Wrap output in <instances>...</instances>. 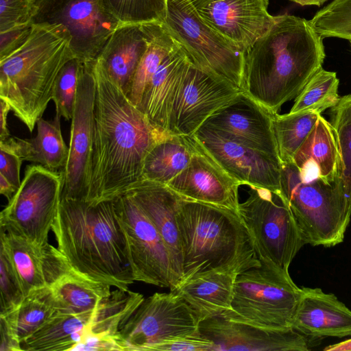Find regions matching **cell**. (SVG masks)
Returning <instances> with one entry per match:
<instances>
[{"mask_svg":"<svg viewBox=\"0 0 351 351\" xmlns=\"http://www.w3.org/2000/svg\"><path fill=\"white\" fill-rule=\"evenodd\" d=\"M350 44H351V41H350Z\"/></svg>","mask_w":351,"mask_h":351,"instance_id":"cell-50","label":"cell"},{"mask_svg":"<svg viewBox=\"0 0 351 351\" xmlns=\"http://www.w3.org/2000/svg\"><path fill=\"white\" fill-rule=\"evenodd\" d=\"M31 23L63 25L71 36L75 57L82 62L94 61L121 25L101 0H37Z\"/></svg>","mask_w":351,"mask_h":351,"instance_id":"cell-13","label":"cell"},{"mask_svg":"<svg viewBox=\"0 0 351 351\" xmlns=\"http://www.w3.org/2000/svg\"><path fill=\"white\" fill-rule=\"evenodd\" d=\"M193 136L204 151L241 185L280 191V161L203 127Z\"/></svg>","mask_w":351,"mask_h":351,"instance_id":"cell-19","label":"cell"},{"mask_svg":"<svg viewBox=\"0 0 351 351\" xmlns=\"http://www.w3.org/2000/svg\"><path fill=\"white\" fill-rule=\"evenodd\" d=\"M56 313L49 287L30 291L14 310L0 314L14 328L22 343Z\"/></svg>","mask_w":351,"mask_h":351,"instance_id":"cell-33","label":"cell"},{"mask_svg":"<svg viewBox=\"0 0 351 351\" xmlns=\"http://www.w3.org/2000/svg\"><path fill=\"white\" fill-rule=\"evenodd\" d=\"M60 24H33L25 43L0 60V98L32 132L50 100L56 77L75 56Z\"/></svg>","mask_w":351,"mask_h":351,"instance_id":"cell-5","label":"cell"},{"mask_svg":"<svg viewBox=\"0 0 351 351\" xmlns=\"http://www.w3.org/2000/svg\"><path fill=\"white\" fill-rule=\"evenodd\" d=\"M190 64L188 56L177 43L154 75L137 107L162 135L169 134L168 123L171 108Z\"/></svg>","mask_w":351,"mask_h":351,"instance_id":"cell-24","label":"cell"},{"mask_svg":"<svg viewBox=\"0 0 351 351\" xmlns=\"http://www.w3.org/2000/svg\"><path fill=\"white\" fill-rule=\"evenodd\" d=\"M324 38L336 37L351 41V0H333L309 20Z\"/></svg>","mask_w":351,"mask_h":351,"instance_id":"cell-38","label":"cell"},{"mask_svg":"<svg viewBox=\"0 0 351 351\" xmlns=\"http://www.w3.org/2000/svg\"><path fill=\"white\" fill-rule=\"evenodd\" d=\"M293 1L302 6L304 5H316L321 6L328 0H289Z\"/></svg>","mask_w":351,"mask_h":351,"instance_id":"cell-49","label":"cell"},{"mask_svg":"<svg viewBox=\"0 0 351 351\" xmlns=\"http://www.w3.org/2000/svg\"><path fill=\"white\" fill-rule=\"evenodd\" d=\"M96 82L91 176L86 202L113 200L142 180L145 158L162 135L93 62Z\"/></svg>","mask_w":351,"mask_h":351,"instance_id":"cell-1","label":"cell"},{"mask_svg":"<svg viewBox=\"0 0 351 351\" xmlns=\"http://www.w3.org/2000/svg\"><path fill=\"white\" fill-rule=\"evenodd\" d=\"M36 136L29 139L10 136L5 140L23 160L37 163L57 171L63 169L68 161L69 148L62 138L60 117L56 114L52 121L40 118Z\"/></svg>","mask_w":351,"mask_h":351,"instance_id":"cell-28","label":"cell"},{"mask_svg":"<svg viewBox=\"0 0 351 351\" xmlns=\"http://www.w3.org/2000/svg\"><path fill=\"white\" fill-rule=\"evenodd\" d=\"M1 311L3 314L16 309L25 295L14 267L4 248L0 245Z\"/></svg>","mask_w":351,"mask_h":351,"instance_id":"cell-40","label":"cell"},{"mask_svg":"<svg viewBox=\"0 0 351 351\" xmlns=\"http://www.w3.org/2000/svg\"><path fill=\"white\" fill-rule=\"evenodd\" d=\"M108 284L89 278L73 269L51 287L56 313L78 314L97 308L111 294Z\"/></svg>","mask_w":351,"mask_h":351,"instance_id":"cell-31","label":"cell"},{"mask_svg":"<svg viewBox=\"0 0 351 351\" xmlns=\"http://www.w3.org/2000/svg\"><path fill=\"white\" fill-rule=\"evenodd\" d=\"M139 206L162 237L171 263L173 289L182 275V253L177 223V213L182 196L167 185L141 180L126 193Z\"/></svg>","mask_w":351,"mask_h":351,"instance_id":"cell-22","label":"cell"},{"mask_svg":"<svg viewBox=\"0 0 351 351\" xmlns=\"http://www.w3.org/2000/svg\"><path fill=\"white\" fill-rule=\"evenodd\" d=\"M177 223L182 253L178 285L213 271L239 274L261 265L253 239L237 212L182 197Z\"/></svg>","mask_w":351,"mask_h":351,"instance_id":"cell-4","label":"cell"},{"mask_svg":"<svg viewBox=\"0 0 351 351\" xmlns=\"http://www.w3.org/2000/svg\"><path fill=\"white\" fill-rule=\"evenodd\" d=\"M0 351H21V343L11 324L0 317Z\"/></svg>","mask_w":351,"mask_h":351,"instance_id":"cell-45","label":"cell"},{"mask_svg":"<svg viewBox=\"0 0 351 351\" xmlns=\"http://www.w3.org/2000/svg\"><path fill=\"white\" fill-rule=\"evenodd\" d=\"M200 321L178 294L155 293L144 298L120 328L122 351L155 350L171 339L198 332Z\"/></svg>","mask_w":351,"mask_h":351,"instance_id":"cell-11","label":"cell"},{"mask_svg":"<svg viewBox=\"0 0 351 351\" xmlns=\"http://www.w3.org/2000/svg\"><path fill=\"white\" fill-rule=\"evenodd\" d=\"M326 351H351V339L326 346Z\"/></svg>","mask_w":351,"mask_h":351,"instance_id":"cell-48","label":"cell"},{"mask_svg":"<svg viewBox=\"0 0 351 351\" xmlns=\"http://www.w3.org/2000/svg\"><path fill=\"white\" fill-rule=\"evenodd\" d=\"M274 16L271 27L245 53L242 91L276 114L322 67L326 53L324 38L309 20Z\"/></svg>","mask_w":351,"mask_h":351,"instance_id":"cell-2","label":"cell"},{"mask_svg":"<svg viewBox=\"0 0 351 351\" xmlns=\"http://www.w3.org/2000/svg\"><path fill=\"white\" fill-rule=\"evenodd\" d=\"M240 89L191 62L173 102L168 134L191 136L215 111Z\"/></svg>","mask_w":351,"mask_h":351,"instance_id":"cell-15","label":"cell"},{"mask_svg":"<svg viewBox=\"0 0 351 351\" xmlns=\"http://www.w3.org/2000/svg\"><path fill=\"white\" fill-rule=\"evenodd\" d=\"M93 62H82L71 119L62 198L86 201L91 176L96 90Z\"/></svg>","mask_w":351,"mask_h":351,"instance_id":"cell-14","label":"cell"},{"mask_svg":"<svg viewBox=\"0 0 351 351\" xmlns=\"http://www.w3.org/2000/svg\"><path fill=\"white\" fill-rule=\"evenodd\" d=\"M37 0H0V33L32 24Z\"/></svg>","mask_w":351,"mask_h":351,"instance_id":"cell-41","label":"cell"},{"mask_svg":"<svg viewBox=\"0 0 351 351\" xmlns=\"http://www.w3.org/2000/svg\"><path fill=\"white\" fill-rule=\"evenodd\" d=\"M291 326L303 335L322 339L351 336V310L332 293L301 287Z\"/></svg>","mask_w":351,"mask_h":351,"instance_id":"cell-23","label":"cell"},{"mask_svg":"<svg viewBox=\"0 0 351 351\" xmlns=\"http://www.w3.org/2000/svg\"><path fill=\"white\" fill-rule=\"evenodd\" d=\"M237 275L229 271H213L180 283L170 291L180 295L201 322L231 309Z\"/></svg>","mask_w":351,"mask_h":351,"instance_id":"cell-26","label":"cell"},{"mask_svg":"<svg viewBox=\"0 0 351 351\" xmlns=\"http://www.w3.org/2000/svg\"><path fill=\"white\" fill-rule=\"evenodd\" d=\"M147 47V36L141 24H121L108 40L95 62L127 95Z\"/></svg>","mask_w":351,"mask_h":351,"instance_id":"cell-25","label":"cell"},{"mask_svg":"<svg viewBox=\"0 0 351 351\" xmlns=\"http://www.w3.org/2000/svg\"><path fill=\"white\" fill-rule=\"evenodd\" d=\"M331 111L330 123L339 153L338 179L345 197L351 204V94L340 97Z\"/></svg>","mask_w":351,"mask_h":351,"instance_id":"cell-36","label":"cell"},{"mask_svg":"<svg viewBox=\"0 0 351 351\" xmlns=\"http://www.w3.org/2000/svg\"><path fill=\"white\" fill-rule=\"evenodd\" d=\"M32 29V24H26L0 33V60L21 47L28 38Z\"/></svg>","mask_w":351,"mask_h":351,"instance_id":"cell-44","label":"cell"},{"mask_svg":"<svg viewBox=\"0 0 351 351\" xmlns=\"http://www.w3.org/2000/svg\"><path fill=\"white\" fill-rule=\"evenodd\" d=\"M198 332L213 343L215 351H308L322 339L303 335L293 328H266L222 315L202 320Z\"/></svg>","mask_w":351,"mask_h":351,"instance_id":"cell-17","label":"cell"},{"mask_svg":"<svg viewBox=\"0 0 351 351\" xmlns=\"http://www.w3.org/2000/svg\"><path fill=\"white\" fill-rule=\"evenodd\" d=\"M162 23L193 64L242 90L245 53L208 27L189 0H167Z\"/></svg>","mask_w":351,"mask_h":351,"instance_id":"cell-9","label":"cell"},{"mask_svg":"<svg viewBox=\"0 0 351 351\" xmlns=\"http://www.w3.org/2000/svg\"><path fill=\"white\" fill-rule=\"evenodd\" d=\"M17 189L0 174V193L7 198L8 202L12 199Z\"/></svg>","mask_w":351,"mask_h":351,"instance_id":"cell-47","label":"cell"},{"mask_svg":"<svg viewBox=\"0 0 351 351\" xmlns=\"http://www.w3.org/2000/svg\"><path fill=\"white\" fill-rule=\"evenodd\" d=\"M293 162L306 180L338 179L339 153L331 123L321 114L312 130L294 155Z\"/></svg>","mask_w":351,"mask_h":351,"instance_id":"cell-27","label":"cell"},{"mask_svg":"<svg viewBox=\"0 0 351 351\" xmlns=\"http://www.w3.org/2000/svg\"><path fill=\"white\" fill-rule=\"evenodd\" d=\"M301 291L289 271L261 261L237 276L232 308L220 315L266 328H292Z\"/></svg>","mask_w":351,"mask_h":351,"instance_id":"cell-7","label":"cell"},{"mask_svg":"<svg viewBox=\"0 0 351 351\" xmlns=\"http://www.w3.org/2000/svg\"><path fill=\"white\" fill-rule=\"evenodd\" d=\"M238 214L250 232L261 261L289 271L305 245L296 220L280 191L253 185Z\"/></svg>","mask_w":351,"mask_h":351,"instance_id":"cell-8","label":"cell"},{"mask_svg":"<svg viewBox=\"0 0 351 351\" xmlns=\"http://www.w3.org/2000/svg\"><path fill=\"white\" fill-rule=\"evenodd\" d=\"M104 9L121 24L163 22L167 0H101Z\"/></svg>","mask_w":351,"mask_h":351,"instance_id":"cell-37","label":"cell"},{"mask_svg":"<svg viewBox=\"0 0 351 351\" xmlns=\"http://www.w3.org/2000/svg\"><path fill=\"white\" fill-rule=\"evenodd\" d=\"M148 38V47L132 80L127 97L135 106L164 59L177 46L162 22L141 24Z\"/></svg>","mask_w":351,"mask_h":351,"instance_id":"cell-32","label":"cell"},{"mask_svg":"<svg viewBox=\"0 0 351 351\" xmlns=\"http://www.w3.org/2000/svg\"><path fill=\"white\" fill-rule=\"evenodd\" d=\"M114 202L134 281L171 289V263L159 232L130 195L124 193Z\"/></svg>","mask_w":351,"mask_h":351,"instance_id":"cell-12","label":"cell"},{"mask_svg":"<svg viewBox=\"0 0 351 351\" xmlns=\"http://www.w3.org/2000/svg\"><path fill=\"white\" fill-rule=\"evenodd\" d=\"M315 112L274 114V130L281 162H291L319 116Z\"/></svg>","mask_w":351,"mask_h":351,"instance_id":"cell-34","label":"cell"},{"mask_svg":"<svg viewBox=\"0 0 351 351\" xmlns=\"http://www.w3.org/2000/svg\"><path fill=\"white\" fill-rule=\"evenodd\" d=\"M82 61L74 57L69 60L58 73L52 92L56 114L71 120L76 99L79 75Z\"/></svg>","mask_w":351,"mask_h":351,"instance_id":"cell-39","label":"cell"},{"mask_svg":"<svg viewBox=\"0 0 351 351\" xmlns=\"http://www.w3.org/2000/svg\"><path fill=\"white\" fill-rule=\"evenodd\" d=\"M280 193L291 210L306 244L332 247L343 241L351 219V204L339 179L304 180L295 165L281 162Z\"/></svg>","mask_w":351,"mask_h":351,"instance_id":"cell-6","label":"cell"},{"mask_svg":"<svg viewBox=\"0 0 351 351\" xmlns=\"http://www.w3.org/2000/svg\"><path fill=\"white\" fill-rule=\"evenodd\" d=\"M62 171H51L40 165L26 167L25 176L12 199L0 214V227L43 245L62 199Z\"/></svg>","mask_w":351,"mask_h":351,"instance_id":"cell-10","label":"cell"},{"mask_svg":"<svg viewBox=\"0 0 351 351\" xmlns=\"http://www.w3.org/2000/svg\"><path fill=\"white\" fill-rule=\"evenodd\" d=\"M1 246L5 250L19 279L24 295L51 287L73 268L60 251L50 243L40 245L1 228Z\"/></svg>","mask_w":351,"mask_h":351,"instance_id":"cell-21","label":"cell"},{"mask_svg":"<svg viewBox=\"0 0 351 351\" xmlns=\"http://www.w3.org/2000/svg\"><path fill=\"white\" fill-rule=\"evenodd\" d=\"M23 161L7 141H0V174L17 190L21 184L20 169Z\"/></svg>","mask_w":351,"mask_h":351,"instance_id":"cell-42","label":"cell"},{"mask_svg":"<svg viewBox=\"0 0 351 351\" xmlns=\"http://www.w3.org/2000/svg\"><path fill=\"white\" fill-rule=\"evenodd\" d=\"M193 152L191 136H163L154 144L145 158L142 180L167 185L187 167Z\"/></svg>","mask_w":351,"mask_h":351,"instance_id":"cell-30","label":"cell"},{"mask_svg":"<svg viewBox=\"0 0 351 351\" xmlns=\"http://www.w3.org/2000/svg\"><path fill=\"white\" fill-rule=\"evenodd\" d=\"M202 20L245 53L271 27L268 0H189Z\"/></svg>","mask_w":351,"mask_h":351,"instance_id":"cell-18","label":"cell"},{"mask_svg":"<svg viewBox=\"0 0 351 351\" xmlns=\"http://www.w3.org/2000/svg\"><path fill=\"white\" fill-rule=\"evenodd\" d=\"M274 115L241 90L215 111L200 127L280 161L274 130Z\"/></svg>","mask_w":351,"mask_h":351,"instance_id":"cell-16","label":"cell"},{"mask_svg":"<svg viewBox=\"0 0 351 351\" xmlns=\"http://www.w3.org/2000/svg\"><path fill=\"white\" fill-rule=\"evenodd\" d=\"M51 230L75 271L123 290L134 282L114 199L91 204L62 198Z\"/></svg>","mask_w":351,"mask_h":351,"instance_id":"cell-3","label":"cell"},{"mask_svg":"<svg viewBox=\"0 0 351 351\" xmlns=\"http://www.w3.org/2000/svg\"><path fill=\"white\" fill-rule=\"evenodd\" d=\"M194 152L187 167L167 185L180 196L238 213L241 185L222 169L191 135Z\"/></svg>","mask_w":351,"mask_h":351,"instance_id":"cell-20","label":"cell"},{"mask_svg":"<svg viewBox=\"0 0 351 351\" xmlns=\"http://www.w3.org/2000/svg\"><path fill=\"white\" fill-rule=\"evenodd\" d=\"M339 79L335 72L322 67L309 80L295 99L289 113L321 114L335 106L339 100Z\"/></svg>","mask_w":351,"mask_h":351,"instance_id":"cell-35","label":"cell"},{"mask_svg":"<svg viewBox=\"0 0 351 351\" xmlns=\"http://www.w3.org/2000/svg\"><path fill=\"white\" fill-rule=\"evenodd\" d=\"M99 306L78 314L56 313L22 343L25 351H71L96 321Z\"/></svg>","mask_w":351,"mask_h":351,"instance_id":"cell-29","label":"cell"},{"mask_svg":"<svg viewBox=\"0 0 351 351\" xmlns=\"http://www.w3.org/2000/svg\"><path fill=\"white\" fill-rule=\"evenodd\" d=\"M0 141H5L11 136L8 128V114L11 110L10 106L3 100L0 101Z\"/></svg>","mask_w":351,"mask_h":351,"instance_id":"cell-46","label":"cell"},{"mask_svg":"<svg viewBox=\"0 0 351 351\" xmlns=\"http://www.w3.org/2000/svg\"><path fill=\"white\" fill-rule=\"evenodd\" d=\"M160 351H215L213 342L196 334L178 337L167 341L155 348Z\"/></svg>","mask_w":351,"mask_h":351,"instance_id":"cell-43","label":"cell"}]
</instances>
